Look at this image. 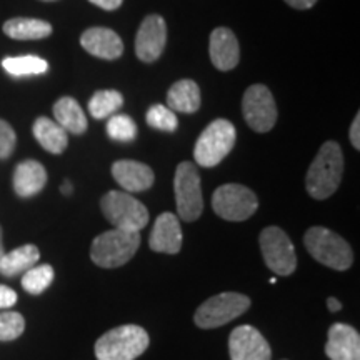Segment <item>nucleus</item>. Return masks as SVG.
Returning <instances> with one entry per match:
<instances>
[{"label": "nucleus", "instance_id": "34", "mask_svg": "<svg viewBox=\"0 0 360 360\" xmlns=\"http://www.w3.org/2000/svg\"><path fill=\"white\" fill-rule=\"evenodd\" d=\"M89 2H92L94 6L103 8V11H115V8L122 6L124 0H89Z\"/></svg>", "mask_w": 360, "mask_h": 360}, {"label": "nucleus", "instance_id": "8", "mask_svg": "<svg viewBox=\"0 0 360 360\" xmlns=\"http://www.w3.org/2000/svg\"><path fill=\"white\" fill-rule=\"evenodd\" d=\"M174 191L179 217L186 222H193L199 219L204 210V199H202L199 170L192 162L179 164L175 170Z\"/></svg>", "mask_w": 360, "mask_h": 360}, {"label": "nucleus", "instance_id": "30", "mask_svg": "<svg viewBox=\"0 0 360 360\" xmlns=\"http://www.w3.org/2000/svg\"><path fill=\"white\" fill-rule=\"evenodd\" d=\"M25 330V321L19 312L0 314V342H11L19 339Z\"/></svg>", "mask_w": 360, "mask_h": 360}, {"label": "nucleus", "instance_id": "3", "mask_svg": "<svg viewBox=\"0 0 360 360\" xmlns=\"http://www.w3.org/2000/svg\"><path fill=\"white\" fill-rule=\"evenodd\" d=\"M148 334L141 326H120L96 342L97 360H135L148 347Z\"/></svg>", "mask_w": 360, "mask_h": 360}, {"label": "nucleus", "instance_id": "28", "mask_svg": "<svg viewBox=\"0 0 360 360\" xmlns=\"http://www.w3.org/2000/svg\"><path fill=\"white\" fill-rule=\"evenodd\" d=\"M107 134L112 141L127 143L132 142L137 137V125L129 115H110L109 122H107Z\"/></svg>", "mask_w": 360, "mask_h": 360}, {"label": "nucleus", "instance_id": "13", "mask_svg": "<svg viewBox=\"0 0 360 360\" xmlns=\"http://www.w3.org/2000/svg\"><path fill=\"white\" fill-rule=\"evenodd\" d=\"M167 42V24L160 15H147L135 37V53L146 64L162 56Z\"/></svg>", "mask_w": 360, "mask_h": 360}, {"label": "nucleus", "instance_id": "27", "mask_svg": "<svg viewBox=\"0 0 360 360\" xmlns=\"http://www.w3.org/2000/svg\"><path fill=\"white\" fill-rule=\"evenodd\" d=\"M53 277H56V272H53L52 265L44 264V265H34L32 269H29L24 272V277H22V287H24L25 292L32 295H40L51 287L53 282Z\"/></svg>", "mask_w": 360, "mask_h": 360}, {"label": "nucleus", "instance_id": "33", "mask_svg": "<svg viewBox=\"0 0 360 360\" xmlns=\"http://www.w3.org/2000/svg\"><path fill=\"white\" fill-rule=\"evenodd\" d=\"M350 143H352L355 150H360V115H355L352 125H350Z\"/></svg>", "mask_w": 360, "mask_h": 360}, {"label": "nucleus", "instance_id": "21", "mask_svg": "<svg viewBox=\"0 0 360 360\" xmlns=\"http://www.w3.org/2000/svg\"><path fill=\"white\" fill-rule=\"evenodd\" d=\"M167 107L174 112L193 114L200 107V89L193 80L184 79L175 82L167 94Z\"/></svg>", "mask_w": 360, "mask_h": 360}, {"label": "nucleus", "instance_id": "1", "mask_svg": "<svg viewBox=\"0 0 360 360\" xmlns=\"http://www.w3.org/2000/svg\"><path fill=\"white\" fill-rule=\"evenodd\" d=\"M344 174V154L337 142H326L310 164L305 187L315 200L328 199L340 186Z\"/></svg>", "mask_w": 360, "mask_h": 360}, {"label": "nucleus", "instance_id": "26", "mask_svg": "<svg viewBox=\"0 0 360 360\" xmlns=\"http://www.w3.org/2000/svg\"><path fill=\"white\" fill-rule=\"evenodd\" d=\"M2 67L13 77H24V75H39L49 70V64L37 56L24 57H7L2 60Z\"/></svg>", "mask_w": 360, "mask_h": 360}, {"label": "nucleus", "instance_id": "24", "mask_svg": "<svg viewBox=\"0 0 360 360\" xmlns=\"http://www.w3.org/2000/svg\"><path fill=\"white\" fill-rule=\"evenodd\" d=\"M4 34L15 40H39L52 34V25L39 19H11L4 24Z\"/></svg>", "mask_w": 360, "mask_h": 360}, {"label": "nucleus", "instance_id": "23", "mask_svg": "<svg viewBox=\"0 0 360 360\" xmlns=\"http://www.w3.org/2000/svg\"><path fill=\"white\" fill-rule=\"evenodd\" d=\"M40 252L35 245L27 244L19 249L6 252L0 259V274L4 277H15L19 274L27 272L39 262Z\"/></svg>", "mask_w": 360, "mask_h": 360}, {"label": "nucleus", "instance_id": "32", "mask_svg": "<svg viewBox=\"0 0 360 360\" xmlns=\"http://www.w3.org/2000/svg\"><path fill=\"white\" fill-rule=\"evenodd\" d=\"M17 299H19V297H17L15 290L0 283V309L13 307V305L17 304Z\"/></svg>", "mask_w": 360, "mask_h": 360}, {"label": "nucleus", "instance_id": "2", "mask_svg": "<svg viewBox=\"0 0 360 360\" xmlns=\"http://www.w3.org/2000/svg\"><path fill=\"white\" fill-rule=\"evenodd\" d=\"M141 247V232L112 229L94 238L90 257L103 269L122 267L137 254Z\"/></svg>", "mask_w": 360, "mask_h": 360}, {"label": "nucleus", "instance_id": "19", "mask_svg": "<svg viewBox=\"0 0 360 360\" xmlns=\"http://www.w3.org/2000/svg\"><path fill=\"white\" fill-rule=\"evenodd\" d=\"M47 184V170L37 160L20 162L13 172V191L22 199L37 195Z\"/></svg>", "mask_w": 360, "mask_h": 360}, {"label": "nucleus", "instance_id": "11", "mask_svg": "<svg viewBox=\"0 0 360 360\" xmlns=\"http://www.w3.org/2000/svg\"><path fill=\"white\" fill-rule=\"evenodd\" d=\"M245 122L259 134L269 132L277 122V105L272 92L265 85L255 84L245 90L242 98Z\"/></svg>", "mask_w": 360, "mask_h": 360}, {"label": "nucleus", "instance_id": "4", "mask_svg": "<svg viewBox=\"0 0 360 360\" xmlns=\"http://www.w3.org/2000/svg\"><path fill=\"white\" fill-rule=\"evenodd\" d=\"M309 254L326 267L347 270L354 262V252L345 238L326 227H310L304 237Z\"/></svg>", "mask_w": 360, "mask_h": 360}, {"label": "nucleus", "instance_id": "36", "mask_svg": "<svg viewBox=\"0 0 360 360\" xmlns=\"http://www.w3.org/2000/svg\"><path fill=\"white\" fill-rule=\"evenodd\" d=\"M327 307H328V310H330V312H339V310L342 309V304H340V300L335 299V297H328Z\"/></svg>", "mask_w": 360, "mask_h": 360}, {"label": "nucleus", "instance_id": "10", "mask_svg": "<svg viewBox=\"0 0 360 360\" xmlns=\"http://www.w3.org/2000/svg\"><path fill=\"white\" fill-rule=\"evenodd\" d=\"M260 250L267 267L277 276H290L297 269V254L292 240L281 227L270 225L260 232Z\"/></svg>", "mask_w": 360, "mask_h": 360}, {"label": "nucleus", "instance_id": "18", "mask_svg": "<svg viewBox=\"0 0 360 360\" xmlns=\"http://www.w3.org/2000/svg\"><path fill=\"white\" fill-rule=\"evenodd\" d=\"M210 60L219 70L236 69L240 58L238 42L233 32L227 27H219L210 35Z\"/></svg>", "mask_w": 360, "mask_h": 360}, {"label": "nucleus", "instance_id": "9", "mask_svg": "<svg viewBox=\"0 0 360 360\" xmlns=\"http://www.w3.org/2000/svg\"><path fill=\"white\" fill-rule=\"evenodd\" d=\"M212 207L220 219L242 222L257 212L259 199L249 187L240 184H225L214 192Z\"/></svg>", "mask_w": 360, "mask_h": 360}, {"label": "nucleus", "instance_id": "20", "mask_svg": "<svg viewBox=\"0 0 360 360\" xmlns=\"http://www.w3.org/2000/svg\"><path fill=\"white\" fill-rule=\"evenodd\" d=\"M32 132L44 150L51 152V154H62L69 146V135L65 130L56 120L47 119V117H39L35 120Z\"/></svg>", "mask_w": 360, "mask_h": 360}, {"label": "nucleus", "instance_id": "29", "mask_svg": "<svg viewBox=\"0 0 360 360\" xmlns=\"http://www.w3.org/2000/svg\"><path fill=\"white\" fill-rule=\"evenodd\" d=\"M146 120L152 129L162 130V132H174L179 127L175 112L170 110L167 105H160V103H155L147 110Z\"/></svg>", "mask_w": 360, "mask_h": 360}, {"label": "nucleus", "instance_id": "22", "mask_svg": "<svg viewBox=\"0 0 360 360\" xmlns=\"http://www.w3.org/2000/svg\"><path fill=\"white\" fill-rule=\"evenodd\" d=\"M53 117L56 122L65 130L67 134L80 135L87 130V117H85L82 107L72 97L58 98L53 105Z\"/></svg>", "mask_w": 360, "mask_h": 360}, {"label": "nucleus", "instance_id": "12", "mask_svg": "<svg viewBox=\"0 0 360 360\" xmlns=\"http://www.w3.org/2000/svg\"><path fill=\"white\" fill-rule=\"evenodd\" d=\"M229 352L231 360H272L269 342L252 326L233 328L229 339Z\"/></svg>", "mask_w": 360, "mask_h": 360}, {"label": "nucleus", "instance_id": "17", "mask_svg": "<svg viewBox=\"0 0 360 360\" xmlns=\"http://www.w3.org/2000/svg\"><path fill=\"white\" fill-rule=\"evenodd\" d=\"M112 177L125 192H143L154 186V170L142 162L117 160L112 165Z\"/></svg>", "mask_w": 360, "mask_h": 360}, {"label": "nucleus", "instance_id": "37", "mask_svg": "<svg viewBox=\"0 0 360 360\" xmlns=\"http://www.w3.org/2000/svg\"><path fill=\"white\" fill-rule=\"evenodd\" d=\"M60 191H62V193H64V195H70V193H72V191H74V188H72V184L69 182V180H65L64 186L60 187Z\"/></svg>", "mask_w": 360, "mask_h": 360}, {"label": "nucleus", "instance_id": "35", "mask_svg": "<svg viewBox=\"0 0 360 360\" xmlns=\"http://www.w3.org/2000/svg\"><path fill=\"white\" fill-rule=\"evenodd\" d=\"M283 2L289 4L290 7L299 8V11H305V8L314 7L317 4V0H283Z\"/></svg>", "mask_w": 360, "mask_h": 360}, {"label": "nucleus", "instance_id": "5", "mask_svg": "<svg viewBox=\"0 0 360 360\" xmlns=\"http://www.w3.org/2000/svg\"><path fill=\"white\" fill-rule=\"evenodd\" d=\"M236 127L225 119H217L197 139L193 147V159L200 167H215L231 154L236 146Z\"/></svg>", "mask_w": 360, "mask_h": 360}, {"label": "nucleus", "instance_id": "31", "mask_svg": "<svg viewBox=\"0 0 360 360\" xmlns=\"http://www.w3.org/2000/svg\"><path fill=\"white\" fill-rule=\"evenodd\" d=\"M15 130L12 129L11 124L0 119V159H8L12 155L13 148H15Z\"/></svg>", "mask_w": 360, "mask_h": 360}, {"label": "nucleus", "instance_id": "6", "mask_svg": "<svg viewBox=\"0 0 360 360\" xmlns=\"http://www.w3.org/2000/svg\"><path fill=\"white\" fill-rule=\"evenodd\" d=\"M101 209L114 229L141 232L148 224L147 207L129 192H107L101 199Z\"/></svg>", "mask_w": 360, "mask_h": 360}, {"label": "nucleus", "instance_id": "38", "mask_svg": "<svg viewBox=\"0 0 360 360\" xmlns=\"http://www.w3.org/2000/svg\"><path fill=\"white\" fill-rule=\"evenodd\" d=\"M6 254V250H4V240H2V227H0V259H2V255Z\"/></svg>", "mask_w": 360, "mask_h": 360}, {"label": "nucleus", "instance_id": "7", "mask_svg": "<svg viewBox=\"0 0 360 360\" xmlns=\"http://www.w3.org/2000/svg\"><path fill=\"white\" fill-rule=\"evenodd\" d=\"M249 307L250 299L247 295L238 294V292H222V294L207 299L197 309L193 322L200 328H217L240 317Z\"/></svg>", "mask_w": 360, "mask_h": 360}, {"label": "nucleus", "instance_id": "25", "mask_svg": "<svg viewBox=\"0 0 360 360\" xmlns=\"http://www.w3.org/2000/svg\"><path fill=\"white\" fill-rule=\"evenodd\" d=\"M124 105V96L117 90H98L89 101V112L94 119L102 120L114 115Z\"/></svg>", "mask_w": 360, "mask_h": 360}, {"label": "nucleus", "instance_id": "14", "mask_svg": "<svg viewBox=\"0 0 360 360\" xmlns=\"http://www.w3.org/2000/svg\"><path fill=\"white\" fill-rule=\"evenodd\" d=\"M148 245L152 250L160 252V254H179L182 249V229H180L177 215L164 212L157 217Z\"/></svg>", "mask_w": 360, "mask_h": 360}, {"label": "nucleus", "instance_id": "15", "mask_svg": "<svg viewBox=\"0 0 360 360\" xmlns=\"http://www.w3.org/2000/svg\"><path fill=\"white\" fill-rule=\"evenodd\" d=\"M326 355L330 360H360V335L347 323H334L328 328Z\"/></svg>", "mask_w": 360, "mask_h": 360}, {"label": "nucleus", "instance_id": "16", "mask_svg": "<svg viewBox=\"0 0 360 360\" xmlns=\"http://www.w3.org/2000/svg\"><path fill=\"white\" fill-rule=\"evenodd\" d=\"M80 44L90 56L103 58V60H114L124 52V42L114 30L105 27H92L87 29L80 37Z\"/></svg>", "mask_w": 360, "mask_h": 360}]
</instances>
